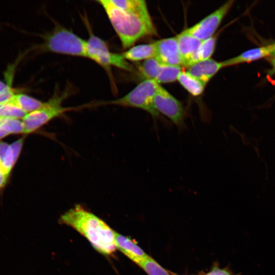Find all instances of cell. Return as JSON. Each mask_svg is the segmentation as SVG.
<instances>
[{"label":"cell","mask_w":275,"mask_h":275,"mask_svg":"<svg viewBox=\"0 0 275 275\" xmlns=\"http://www.w3.org/2000/svg\"><path fill=\"white\" fill-rule=\"evenodd\" d=\"M182 70V66L164 65L156 81L159 84L174 82L177 80L178 76Z\"/></svg>","instance_id":"7402d4cb"},{"label":"cell","mask_w":275,"mask_h":275,"mask_svg":"<svg viewBox=\"0 0 275 275\" xmlns=\"http://www.w3.org/2000/svg\"><path fill=\"white\" fill-rule=\"evenodd\" d=\"M8 178L4 173L0 164V189L6 184Z\"/></svg>","instance_id":"83f0119b"},{"label":"cell","mask_w":275,"mask_h":275,"mask_svg":"<svg viewBox=\"0 0 275 275\" xmlns=\"http://www.w3.org/2000/svg\"><path fill=\"white\" fill-rule=\"evenodd\" d=\"M8 103L28 114L41 108L45 102L23 93H15Z\"/></svg>","instance_id":"2e32d148"},{"label":"cell","mask_w":275,"mask_h":275,"mask_svg":"<svg viewBox=\"0 0 275 275\" xmlns=\"http://www.w3.org/2000/svg\"><path fill=\"white\" fill-rule=\"evenodd\" d=\"M274 48L270 56V59H271V60H273L275 61V44H274Z\"/></svg>","instance_id":"4dcf8cb0"},{"label":"cell","mask_w":275,"mask_h":275,"mask_svg":"<svg viewBox=\"0 0 275 275\" xmlns=\"http://www.w3.org/2000/svg\"><path fill=\"white\" fill-rule=\"evenodd\" d=\"M155 53V42L133 46L122 52V54L127 61L138 62L154 58Z\"/></svg>","instance_id":"5bb4252c"},{"label":"cell","mask_w":275,"mask_h":275,"mask_svg":"<svg viewBox=\"0 0 275 275\" xmlns=\"http://www.w3.org/2000/svg\"><path fill=\"white\" fill-rule=\"evenodd\" d=\"M216 41L215 36L201 41L198 52L199 61L210 59L214 51Z\"/></svg>","instance_id":"603a6c76"},{"label":"cell","mask_w":275,"mask_h":275,"mask_svg":"<svg viewBox=\"0 0 275 275\" xmlns=\"http://www.w3.org/2000/svg\"><path fill=\"white\" fill-rule=\"evenodd\" d=\"M60 221L78 232L95 249L103 255H111L117 249L115 232L103 221L80 205H76L65 212Z\"/></svg>","instance_id":"6da1fadb"},{"label":"cell","mask_w":275,"mask_h":275,"mask_svg":"<svg viewBox=\"0 0 275 275\" xmlns=\"http://www.w3.org/2000/svg\"><path fill=\"white\" fill-rule=\"evenodd\" d=\"M182 66L186 68L199 61L198 52L201 41L184 30L176 36Z\"/></svg>","instance_id":"9c48e42d"},{"label":"cell","mask_w":275,"mask_h":275,"mask_svg":"<svg viewBox=\"0 0 275 275\" xmlns=\"http://www.w3.org/2000/svg\"><path fill=\"white\" fill-rule=\"evenodd\" d=\"M269 61L270 62L271 65H272V72L273 73H275V61L269 59Z\"/></svg>","instance_id":"f546056e"},{"label":"cell","mask_w":275,"mask_h":275,"mask_svg":"<svg viewBox=\"0 0 275 275\" xmlns=\"http://www.w3.org/2000/svg\"><path fill=\"white\" fill-rule=\"evenodd\" d=\"M115 241L117 249L137 265L148 256L128 237L115 232Z\"/></svg>","instance_id":"7c38bea8"},{"label":"cell","mask_w":275,"mask_h":275,"mask_svg":"<svg viewBox=\"0 0 275 275\" xmlns=\"http://www.w3.org/2000/svg\"><path fill=\"white\" fill-rule=\"evenodd\" d=\"M163 66V64L154 57L144 61L140 66L139 70L145 79L154 80L156 81Z\"/></svg>","instance_id":"d6986e66"},{"label":"cell","mask_w":275,"mask_h":275,"mask_svg":"<svg viewBox=\"0 0 275 275\" xmlns=\"http://www.w3.org/2000/svg\"><path fill=\"white\" fill-rule=\"evenodd\" d=\"M204 275H235L232 272L227 268H222L215 265L207 273ZM238 275V274H237Z\"/></svg>","instance_id":"d4e9b609"},{"label":"cell","mask_w":275,"mask_h":275,"mask_svg":"<svg viewBox=\"0 0 275 275\" xmlns=\"http://www.w3.org/2000/svg\"><path fill=\"white\" fill-rule=\"evenodd\" d=\"M233 3L234 1L226 2L214 12L186 30L191 36L201 41L212 37Z\"/></svg>","instance_id":"ba28073f"},{"label":"cell","mask_w":275,"mask_h":275,"mask_svg":"<svg viewBox=\"0 0 275 275\" xmlns=\"http://www.w3.org/2000/svg\"><path fill=\"white\" fill-rule=\"evenodd\" d=\"M274 48V44L251 49L239 55L222 62L223 67L249 63L261 58L269 57Z\"/></svg>","instance_id":"4fadbf2b"},{"label":"cell","mask_w":275,"mask_h":275,"mask_svg":"<svg viewBox=\"0 0 275 275\" xmlns=\"http://www.w3.org/2000/svg\"><path fill=\"white\" fill-rule=\"evenodd\" d=\"M180 85L191 95L198 96L203 92L206 84L187 71L182 70L177 80Z\"/></svg>","instance_id":"e0dca14e"},{"label":"cell","mask_w":275,"mask_h":275,"mask_svg":"<svg viewBox=\"0 0 275 275\" xmlns=\"http://www.w3.org/2000/svg\"><path fill=\"white\" fill-rule=\"evenodd\" d=\"M116 7L125 11L150 15L146 2L143 0H110Z\"/></svg>","instance_id":"ac0fdd59"},{"label":"cell","mask_w":275,"mask_h":275,"mask_svg":"<svg viewBox=\"0 0 275 275\" xmlns=\"http://www.w3.org/2000/svg\"><path fill=\"white\" fill-rule=\"evenodd\" d=\"M274 44H275V43H274Z\"/></svg>","instance_id":"1f68e13d"},{"label":"cell","mask_w":275,"mask_h":275,"mask_svg":"<svg viewBox=\"0 0 275 275\" xmlns=\"http://www.w3.org/2000/svg\"><path fill=\"white\" fill-rule=\"evenodd\" d=\"M97 2L103 8L124 49L130 48L144 37L157 34L150 15L124 11L114 5L110 0Z\"/></svg>","instance_id":"7a4b0ae2"},{"label":"cell","mask_w":275,"mask_h":275,"mask_svg":"<svg viewBox=\"0 0 275 275\" xmlns=\"http://www.w3.org/2000/svg\"><path fill=\"white\" fill-rule=\"evenodd\" d=\"M154 58L163 65L182 67L176 37L156 41Z\"/></svg>","instance_id":"30bf717a"},{"label":"cell","mask_w":275,"mask_h":275,"mask_svg":"<svg viewBox=\"0 0 275 275\" xmlns=\"http://www.w3.org/2000/svg\"><path fill=\"white\" fill-rule=\"evenodd\" d=\"M13 89L12 86L9 84H7L0 80V94L7 92Z\"/></svg>","instance_id":"4316f807"},{"label":"cell","mask_w":275,"mask_h":275,"mask_svg":"<svg viewBox=\"0 0 275 275\" xmlns=\"http://www.w3.org/2000/svg\"><path fill=\"white\" fill-rule=\"evenodd\" d=\"M67 93L54 94L40 108L26 114L22 119L24 125V133H33L53 119L73 109V107H66L62 102L67 97Z\"/></svg>","instance_id":"8992f818"},{"label":"cell","mask_w":275,"mask_h":275,"mask_svg":"<svg viewBox=\"0 0 275 275\" xmlns=\"http://www.w3.org/2000/svg\"><path fill=\"white\" fill-rule=\"evenodd\" d=\"M39 49L44 52L87 58V40L57 24L43 37Z\"/></svg>","instance_id":"3957f363"},{"label":"cell","mask_w":275,"mask_h":275,"mask_svg":"<svg viewBox=\"0 0 275 275\" xmlns=\"http://www.w3.org/2000/svg\"><path fill=\"white\" fill-rule=\"evenodd\" d=\"M26 114L9 103H0V118H12L22 119Z\"/></svg>","instance_id":"cb8c5ba5"},{"label":"cell","mask_w":275,"mask_h":275,"mask_svg":"<svg viewBox=\"0 0 275 275\" xmlns=\"http://www.w3.org/2000/svg\"><path fill=\"white\" fill-rule=\"evenodd\" d=\"M9 134L6 133L5 131H4L1 127H0V140Z\"/></svg>","instance_id":"f1b7e54d"},{"label":"cell","mask_w":275,"mask_h":275,"mask_svg":"<svg viewBox=\"0 0 275 275\" xmlns=\"http://www.w3.org/2000/svg\"><path fill=\"white\" fill-rule=\"evenodd\" d=\"M23 142L24 138H21L9 145L5 155L0 163L4 173L8 177L18 158Z\"/></svg>","instance_id":"9a60e30c"},{"label":"cell","mask_w":275,"mask_h":275,"mask_svg":"<svg viewBox=\"0 0 275 275\" xmlns=\"http://www.w3.org/2000/svg\"><path fill=\"white\" fill-rule=\"evenodd\" d=\"M0 127L9 135L24 134V125L22 119L1 117Z\"/></svg>","instance_id":"44dd1931"},{"label":"cell","mask_w":275,"mask_h":275,"mask_svg":"<svg viewBox=\"0 0 275 275\" xmlns=\"http://www.w3.org/2000/svg\"><path fill=\"white\" fill-rule=\"evenodd\" d=\"M159 85L154 80L145 79L124 96L98 102L97 105H115L140 108L147 112L153 118H157L159 114L154 106L153 98Z\"/></svg>","instance_id":"277c9868"},{"label":"cell","mask_w":275,"mask_h":275,"mask_svg":"<svg viewBox=\"0 0 275 275\" xmlns=\"http://www.w3.org/2000/svg\"><path fill=\"white\" fill-rule=\"evenodd\" d=\"M148 275H171L155 260L148 256L138 264Z\"/></svg>","instance_id":"ffe728a7"},{"label":"cell","mask_w":275,"mask_h":275,"mask_svg":"<svg viewBox=\"0 0 275 275\" xmlns=\"http://www.w3.org/2000/svg\"><path fill=\"white\" fill-rule=\"evenodd\" d=\"M85 20L89 32V38L87 40V58L99 64L109 74H111V67L113 66L132 71L133 68L124 59L122 53L111 52L106 43L94 34L88 21Z\"/></svg>","instance_id":"5b68a950"},{"label":"cell","mask_w":275,"mask_h":275,"mask_svg":"<svg viewBox=\"0 0 275 275\" xmlns=\"http://www.w3.org/2000/svg\"><path fill=\"white\" fill-rule=\"evenodd\" d=\"M222 68H224L222 62H219L210 58L193 64L187 68V71L207 84Z\"/></svg>","instance_id":"8fae6325"},{"label":"cell","mask_w":275,"mask_h":275,"mask_svg":"<svg viewBox=\"0 0 275 275\" xmlns=\"http://www.w3.org/2000/svg\"><path fill=\"white\" fill-rule=\"evenodd\" d=\"M153 104L158 113L169 118L179 130L185 128V111L182 103L160 85L154 96Z\"/></svg>","instance_id":"52a82bcc"},{"label":"cell","mask_w":275,"mask_h":275,"mask_svg":"<svg viewBox=\"0 0 275 275\" xmlns=\"http://www.w3.org/2000/svg\"><path fill=\"white\" fill-rule=\"evenodd\" d=\"M9 145L5 142H0V163L3 160Z\"/></svg>","instance_id":"484cf974"}]
</instances>
